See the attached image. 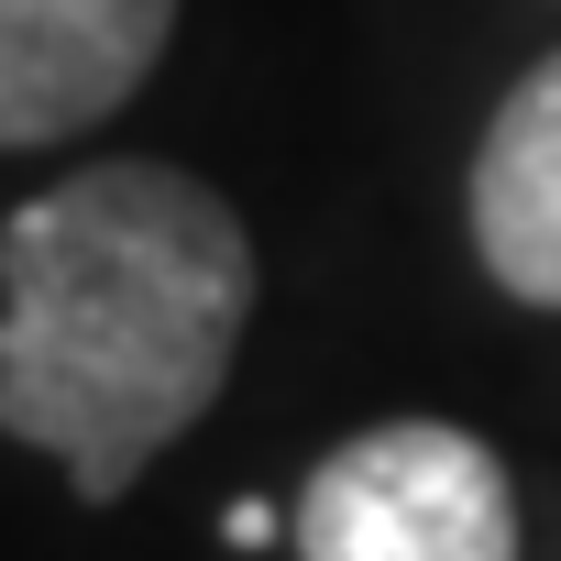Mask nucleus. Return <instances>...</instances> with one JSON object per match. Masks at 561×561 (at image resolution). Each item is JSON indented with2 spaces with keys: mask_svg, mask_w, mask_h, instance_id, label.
<instances>
[{
  "mask_svg": "<svg viewBox=\"0 0 561 561\" xmlns=\"http://www.w3.org/2000/svg\"><path fill=\"white\" fill-rule=\"evenodd\" d=\"M298 561H517L506 462L451 419H386L298 484Z\"/></svg>",
  "mask_w": 561,
  "mask_h": 561,
  "instance_id": "2",
  "label": "nucleus"
},
{
  "mask_svg": "<svg viewBox=\"0 0 561 561\" xmlns=\"http://www.w3.org/2000/svg\"><path fill=\"white\" fill-rule=\"evenodd\" d=\"M253 320V242L187 165H78L0 220V440L111 506L209 419Z\"/></svg>",
  "mask_w": 561,
  "mask_h": 561,
  "instance_id": "1",
  "label": "nucleus"
},
{
  "mask_svg": "<svg viewBox=\"0 0 561 561\" xmlns=\"http://www.w3.org/2000/svg\"><path fill=\"white\" fill-rule=\"evenodd\" d=\"M220 528H231V539H242V550H264V539H275V528H287V517H275V506H264V495H242V506H231V517H220Z\"/></svg>",
  "mask_w": 561,
  "mask_h": 561,
  "instance_id": "5",
  "label": "nucleus"
},
{
  "mask_svg": "<svg viewBox=\"0 0 561 561\" xmlns=\"http://www.w3.org/2000/svg\"><path fill=\"white\" fill-rule=\"evenodd\" d=\"M473 253L517 309H561V56H539L473 144Z\"/></svg>",
  "mask_w": 561,
  "mask_h": 561,
  "instance_id": "4",
  "label": "nucleus"
},
{
  "mask_svg": "<svg viewBox=\"0 0 561 561\" xmlns=\"http://www.w3.org/2000/svg\"><path fill=\"white\" fill-rule=\"evenodd\" d=\"M176 34V0H0V154L111 122Z\"/></svg>",
  "mask_w": 561,
  "mask_h": 561,
  "instance_id": "3",
  "label": "nucleus"
}]
</instances>
